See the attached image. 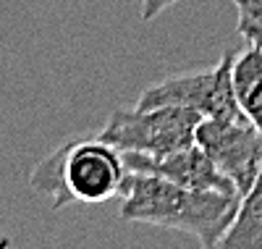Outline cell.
<instances>
[{
  "instance_id": "1",
  "label": "cell",
  "mask_w": 262,
  "mask_h": 249,
  "mask_svg": "<svg viewBox=\"0 0 262 249\" xmlns=\"http://www.w3.org/2000/svg\"><path fill=\"white\" fill-rule=\"evenodd\" d=\"M121 218L128 223H149L170 231L191 234L202 246L212 249L236 220L242 197L215 189H189L181 184L128 171L121 186Z\"/></svg>"
},
{
  "instance_id": "2",
  "label": "cell",
  "mask_w": 262,
  "mask_h": 249,
  "mask_svg": "<svg viewBox=\"0 0 262 249\" xmlns=\"http://www.w3.org/2000/svg\"><path fill=\"white\" fill-rule=\"evenodd\" d=\"M126 173L123 152L116 144L102 137L71 139L34 165L29 186L45 194L55 210L69 202L100 205L121 194Z\"/></svg>"
},
{
  "instance_id": "3",
  "label": "cell",
  "mask_w": 262,
  "mask_h": 249,
  "mask_svg": "<svg viewBox=\"0 0 262 249\" xmlns=\"http://www.w3.org/2000/svg\"><path fill=\"white\" fill-rule=\"evenodd\" d=\"M200 123H202L200 113L181 105H158V108H134V110L118 108L107 116L100 137L116 144L121 152L170 155L196 142V126Z\"/></svg>"
},
{
  "instance_id": "4",
  "label": "cell",
  "mask_w": 262,
  "mask_h": 249,
  "mask_svg": "<svg viewBox=\"0 0 262 249\" xmlns=\"http://www.w3.org/2000/svg\"><path fill=\"white\" fill-rule=\"evenodd\" d=\"M233 58L236 53H223L212 69L170 76L147 87L139 95L137 108L181 105L196 110L202 118L242 121L244 113L238 108L236 89H233Z\"/></svg>"
},
{
  "instance_id": "5",
  "label": "cell",
  "mask_w": 262,
  "mask_h": 249,
  "mask_svg": "<svg viewBox=\"0 0 262 249\" xmlns=\"http://www.w3.org/2000/svg\"><path fill=\"white\" fill-rule=\"evenodd\" d=\"M196 144H200L210 160L226 173L238 194H247L254 184V178L262 171V131L242 121H215L202 118L196 126Z\"/></svg>"
},
{
  "instance_id": "6",
  "label": "cell",
  "mask_w": 262,
  "mask_h": 249,
  "mask_svg": "<svg viewBox=\"0 0 262 249\" xmlns=\"http://www.w3.org/2000/svg\"><path fill=\"white\" fill-rule=\"evenodd\" d=\"M123 160H126L128 171L163 176V178L173 181V184H181V186H189V189H215V192L238 194V189L233 186V181L226 173H221V168L210 160V155L196 142L191 147L176 150L170 155L123 152Z\"/></svg>"
},
{
  "instance_id": "7",
  "label": "cell",
  "mask_w": 262,
  "mask_h": 249,
  "mask_svg": "<svg viewBox=\"0 0 262 249\" xmlns=\"http://www.w3.org/2000/svg\"><path fill=\"white\" fill-rule=\"evenodd\" d=\"M233 89L244 118L262 131V48L249 45L233 58Z\"/></svg>"
},
{
  "instance_id": "8",
  "label": "cell",
  "mask_w": 262,
  "mask_h": 249,
  "mask_svg": "<svg viewBox=\"0 0 262 249\" xmlns=\"http://www.w3.org/2000/svg\"><path fill=\"white\" fill-rule=\"evenodd\" d=\"M223 249H262V171L254 178L252 189L242 197L236 220L228 234L221 239Z\"/></svg>"
},
{
  "instance_id": "9",
  "label": "cell",
  "mask_w": 262,
  "mask_h": 249,
  "mask_svg": "<svg viewBox=\"0 0 262 249\" xmlns=\"http://www.w3.org/2000/svg\"><path fill=\"white\" fill-rule=\"evenodd\" d=\"M238 11V34L249 45L262 48V0H233Z\"/></svg>"
},
{
  "instance_id": "10",
  "label": "cell",
  "mask_w": 262,
  "mask_h": 249,
  "mask_svg": "<svg viewBox=\"0 0 262 249\" xmlns=\"http://www.w3.org/2000/svg\"><path fill=\"white\" fill-rule=\"evenodd\" d=\"M176 3H181V0H142V18L152 21V18H158L163 11H168Z\"/></svg>"
}]
</instances>
